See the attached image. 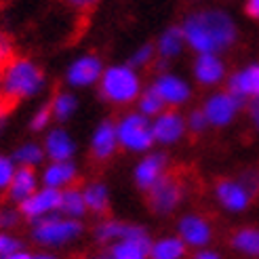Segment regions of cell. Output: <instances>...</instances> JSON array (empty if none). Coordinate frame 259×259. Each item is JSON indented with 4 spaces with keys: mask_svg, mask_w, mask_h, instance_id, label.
Instances as JSON below:
<instances>
[{
    "mask_svg": "<svg viewBox=\"0 0 259 259\" xmlns=\"http://www.w3.org/2000/svg\"><path fill=\"white\" fill-rule=\"evenodd\" d=\"M230 244L236 253L251 259H259V228H253V226L238 228L232 234Z\"/></svg>",
    "mask_w": 259,
    "mask_h": 259,
    "instance_id": "cell-26",
    "label": "cell"
},
{
    "mask_svg": "<svg viewBox=\"0 0 259 259\" xmlns=\"http://www.w3.org/2000/svg\"><path fill=\"white\" fill-rule=\"evenodd\" d=\"M135 106H137V112L148 116V118H154V116H158L162 110H166L164 101L160 99V95L156 93V91L152 89V84H148L144 91H141V95H139Z\"/></svg>",
    "mask_w": 259,
    "mask_h": 259,
    "instance_id": "cell-30",
    "label": "cell"
},
{
    "mask_svg": "<svg viewBox=\"0 0 259 259\" xmlns=\"http://www.w3.org/2000/svg\"><path fill=\"white\" fill-rule=\"evenodd\" d=\"M0 97H3V66H0Z\"/></svg>",
    "mask_w": 259,
    "mask_h": 259,
    "instance_id": "cell-47",
    "label": "cell"
},
{
    "mask_svg": "<svg viewBox=\"0 0 259 259\" xmlns=\"http://www.w3.org/2000/svg\"><path fill=\"white\" fill-rule=\"evenodd\" d=\"M192 76L200 87L215 89L228 80V63L222 55L202 53L192 61Z\"/></svg>",
    "mask_w": 259,
    "mask_h": 259,
    "instance_id": "cell-14",
    "label": "cell"
},
{
    "mask_svg": "<svg viewBox=\"0 0 259 259\" xmlns=\"http://www.w3.org/2000/svg\"><path fill=\"white\" fill-rule=\"evenodd\" d=\"M106 66H103L101 57L93 55V53H87L76 57L68 70H66V84L72 89H89V87H97L99 78Z\"/></svg>",
    "mask_w": 259,
    "mask_h": 259,
    "instance_id": "cell-13",
    "label": "cell"
},
{
    "mask_svg": "<svg viewBox=\"0 0 259 259\" xmlns=\"http://www.w3.org/2000/svg\"><path fill=\"white\" fill-rule=\"evenodd\" d=\"M128 66H133L135 70H146L150 66L156 63V49H154V42H144L133 49V53L126 59Z\"/></svg>",
    "mask_w": 259,
    "mask_h": 259,
    "instance_id": "cell-31",
    "label": "cell"
},
{
    "mask_svg": "<svg viewBox=\"0 0 259 259\" xmlns=\"http://www.w3.org/2000/svg\"><path fill=\"white\" fill-rule=\"evenodd\" d=\"M66 3L76 11H91L99 5V0H66Z\"/></svg>",
    "mask_w": 259,
    "mask_h": 259,
    "instance_id": "cell-41",
    "label": "cell"
},
{
    "mask_svg": "<svg viewBox=\"0 0 259 259\" xmlns=\"http://www.w3.org/2000/svg\"><path fill=\"white\" fill-rule=\"evenodd\" d=\"M34 259H59V257L53 253H38V255H34Z\"/></svg>",
    "mask_w": 259,
    "mask_h": 259,
    "instance_id": "cell-45",
    "label": "cell"
},
{
    "mask_svg": "<svg viewBox=\"0 0 259 259\" xmlns=\"http://www.w3.org/2000/svg\"><path fill=\"white\" fill-rule=\"evenodd\" d=\"M87 259H114L110 253H103V255H91V257H87Z\"/></svg>",
    "mask_w": 259,
    "mask_h": 259,
    "instance_id": "cell-46",
    "label": "cell"
},
{
    "mask_svg": "<svg viewBox=\"0 0 259 259\" xmlns=\"http://www.w3.org/2000/svg\"><path fill=\"white\" fill-rule=\"evenodd\" d=\"M76 179H78V166L74 160H49L40 173V184L53 190L72 188Z\"/></svg>",
    "mask_w": 259,
    "mask_h": 259,
    "instance_id": "cell-20",
    "label": "cell"
},
{
    "mask_svg": "<svg viewBox=\"0 0 259 259\" xmlns=\"http://www.w3.org/2000/svg\"><path fill=\"white\" fill-rule=\"evenodd\" d=\"M21 211L19 206H0V230L9 232V230H15L21 222Z\"/></svg>",
    "mask_w": 259,
    "mask_h": 259,
    "instance_id": "cell-33",
    "label": "cell"
},
{
    "mask_svg": "<svg viewBox=\"0 0 259 259\" xmlns=\"http://www.w3.org/2000/svg\"><path fill=\"white\" fill-rule=\"evenodd\" d=\"M226 89L240 97L244 103L259 99V61L244 63L238 70L228 74Z\"/></svg>",
    "mask_w": 259,
    "mask_h": 259,
    "instance_id": "cell-17",
    "label": "cell"
},
{
    "mask_svg": "<svg viewBox=\"0 0 259 259\" xmlns=\"http://www.w3.org/2000/svg\"><path fill=\"white\" fill-rule=\"evenodd\" d=\"M200 108L211 128H226L236 122L240 112L247 108V103L228 89H215L204 97Z\"/></svg>",
    "mask_w": 259,
    "mask_h": 259,
    "instance_id": "cell-6",
    "label": "cell"
},
{
    "mask_svg": "<svg viewBox=\"0 0 259 259\" xmlns=\"http://www.w3.org/2000/svg\"><path fill=\"white\" fill-rule=\"evenodd\" d=\"M177 236L186 242L188 249L209 247L213 240V226L200 213H186L177 219Z\"/></svg>",
    "mask_w": 259,
    "mask_h": 259,
    "instance_id": "cell-12",
    "label": "cell"
},
{
    "mask_svg": "<svg viewBox=\"0 0 259 259\" xmlns=\"http://www.w3.org/2000/svg\"><path fill=\"white\" fill-rule=\"evenodd\" d=\"M40 188V175L36 173V169H28V166H17L13 181L7 190V198L13 204H21L23 200H28L32 194Z\"/></svg>",
    "mask_w": 259,
    "mask_h": 259,
    "instance_id": "cell-22",
    "label": "cell"
},
{
    "mask_svg": "<svg viewBox=\"0 0 259 259\" xmlns=\"http://www.w3.org/2000/svg\"><path fill=\"white\" fill-rule=\"evenodd\" d=\"M13 59V45L5 32H0V66H5Z\"/></svg>",
    "mask_w": 259,
    "mask_h": 259,
    "instance_id": "cell-38",
    "label": "cell"
},
{
    "mask_svg": "<svg viewBox=\"0 0 259 259\" xmlns=\"http://www.w3.org/2000/svg\"><path fill=\"white\" fill-rule=\"evenodd\" d=\"M116 133H118L120 150L131 154H146L150 152L156 141L152 133V118L144 116L141 112H124L118 120H116Z\"/></svg>",
    "mask_w": 259,
    "mask_h": 259,
    "instance_id": "cell-5",
    "label": "cell"
},
{
    "mask_svg": "<svg viewBox=\"0 0 259 259\" xmlns=\"http://www.w3.org/2000/svg\"><path fill=\"white\" fill-rule=\"evenodd\" d=\"M169 173V156L162 150H150L141 154L133 166V181L141 192L152 190L158 181Z\"/></svg>",
    "mask_w": 259,
    "mask_h": 259,
    "instance_id": "cell-10",
    "label": "cell"
},
{
    "mask_svg": "<svg viewBox=\"0 0 259 259\" xmlns=\"http://www.w3.org/2000/svg\"><path fill=\"white\" fill-rule=\"evenodd\" d=\"M84 232L82 219H72L61 213H53L32 222V240L47 249H61L76 242Z\"/></svg>",
    "mask_w": 259,
    "mask_h": 259,
    "instance_id": "cell-4",
    "label": "cell"
},
{
    "mask_svg": "<svg viewBox=\"0 0 259 259\" xmlns=\"http://www.w3.org/2000/svg\"><path fill=\"white\" fill-rule=\"evenodd\" d=\"M244 13L251 19L259 21V0H244Z\"/></svg>",
    "mask_w": 259,
    "mask_h": 259,
    "instance_id": "cell-42",
    "label": "cell"
},
{
    "mask_svg": "<svg viewBox=\"0 0 259 259\" xmlns=\"http://www.w3.org/2000/svg\"><path fill=\"white\" fill-rule=\"evenodd\" d=\"M89 150H91L93 160H97V162H106V160L114 158V154L120 150L118 133H116V122L114 120L106 118L93 128L91 139H89Z\"/></svg>",
    "mask_w": 259,
    "mask_h": 259,
    "instance_id": "cell-18",
    "label": "cell"
},
{
    "mask_svg": "<svg viewBox=\"0 0 259 259\" xmlns=\"http://www.w3.org/2000/svg\"><path fill=\"white\" fill-rule=\"evenodd\" d=\"M13 160H15L17 166H28V169H36L47 160V154L42 144H36V141H25L21 144L15 152H13Z\"/></svg>",
    "mask_w": 259,
    "mask_h": 259,
    "instance_id": "cell-29",
    "label": "cell"
},
{
    "mask_svg": "<svg viewBox=\"0 0 259 259\" xmlns=\"http://www.w3.org/2000/svg\"><path fill=\"white\" fill-rule=\"evenodd\" d=\"M9 110H11V106L5 101V99H0V131L5 128V122H7V114H9Z\"/></svg>",
    "mask_w": 259,
    "mask_h": 259,
    "instance_id": "cell-43",
    "label": "cell"
},
{
    "mask_svg": "<svg viewBox=\"0 0 259 259\" xmlns=\"http://www.w3.org/2000/svg\"><path fill=\"white\" fill-rule=\"evenodd\" d=\"M154 49H156V70L164 72L169 68V63H173L175 59H179L184 55V51L188 49L186 45V38H184V32H181L179 25H169V28H164L156 42H154Z\"/></svg>",
    "mask_w": 259,
    "mask_h": 259,
    "instance_id": "cell-15",
    "label": "cell"
},
{
    "mask_svg": "<svg viewBox=\"0 0 259 259\" xmlns=\"http://www.w3.org/2000/svg\"><path fill=\"white\" fill-rule=\"evenodd\" d=\"M99 95L101 99L116 108H126L137 103L141 91L146 89L141 72L128 63H112L106 66L99 78Z\"/></svg>",
    "mask_w": 259,
    "mask_h": 259,
    "instance_id": "cell-3",
    "label": "cell"
},
{
    "mask_svg": "<svg viewBox=\"0 0 259 259\" xmlns=\"http://www.w3.org/2000/svg\"><path fill=\"white\" fill-rule=\"evenodd\" d=\"M59 213L66 215V217H72V219H82V217L89 213L80 188H74V186H72V188L61 190Z\"/></svg>",
    "mask_w": 259,
    "mask_h": 259,
    "instance_id": "cell-28",
    "label": "cell"
},
{
    "mask_svg": "<svg viewBox=\"0 0 259 259\" xmlns=\"http://www.w3.org/2000/svg\"><path fill=\"white\" fill-rule=\"evenodd\" d=\"M247 116H249V122L253 126V131L259 135V99H253L247 103Z\"/></svg>",
    "mask_w": 259,
    "mask_h": 259,
    "instance_id": "cell-39",
    "label": "cell"
},
{
    "mask_svg": "<svg viewBox=\"0 0 259 259\" xmlns=\"http://www.w3.org/2000/svg\"><path fill=\"white\" fill-rule=\"evenodd\" d=\"M3 259H34V255H32L30 251H25V249H19V251L11 253V255H7V257H3Z\"/></svg>",
    "mask_w": 259,
    "mask_h": 259,
    "instance_id": "cell-44",
    "label": "cell"
},
{
    "mask_svg": "<svg viewBox=\"0 0 259 259\" xmlns=\"http://www.w3.org/2000/svg\"><path fill=\"white\" fill-rule=\"evenodd\" d=\"M150 244H152L150 234L137 238H124L110 244L108 253L114 259H150Z\"/></svg>",
    "mask_w": 259,
    "mask_h": 259,
    "instance_id": "cell-23",
    "label": "cell"
},
{
    "mask_svg": "<svg viewBox=\"0 0 259 259\" xmlns=\"http://www.w3.org/2000/svg\"><path fill=\"white\" fill-rule=\"evenodd\" d=\"M51 120H53V114H51V108L49 106H42L38 108L34 114H32V120H30V128L34 133H42L49 128Z\"/></svg>",
    "mask_w": 259,
    "mask_h": 259,
    "instance_id": "cell-35",
    "label": "cell"
},
{
    "mask_svg": "<svg viewBox=\"0 0 259 259\" xmlns=\"http://www.w3.org/2000/svg\"><path fill=\"white\" fill-rule=\"evenodd\" d=\"M80 190H82L89 213H93V215L108 213L110 202H112V194H110V188L103 184V181H89V184H84Z\"/></svg>",
    "mask_w": 259,
    "mask_h": 259,
    "instance_id": "cell-24",
    "label": "cell"
},
{
    "mask_svg": "<svg viewBox=\"0 0 259 259\" xmlns=\"http://www.w3.org/2000/svg\"><path fill=\"white\" fill-rule=\"evenodd\" d=\"M47 84V76L38 63L25 57H13L3 66V97L9 106H15L21 99L40 95Z\"/></svg>",
    "mask_w": 259,
    "mask_h": 259,
    "instance_id": "cell-2",
    "label": "cell"
},
{
    "mask_svg": "<svg viewBox=\"0 0 259 259\" xmlns=\"http://www.w3.org/2000/svg\"><path fill=\"white\" fill-rule=\"evenodd\" d=\"M213 196L226 213H234V215L247 211L255 198L251 194V190L244 186L238 177L219 179L213 188Z\"/></svg>",
    "mask_w": 259,
    "mask_h": 259,
    "instance_id": "cell-11",
    "label": "cell"
},
{
    "mask_svg": "<svg viewBox=\"0 0 259 259\" xmlns=\"http://www.w3.org/2000/svg\"><path fill=\"white\" fill-rule=\"evenodd\" d=\"M152 133L154 141L160 148H171L177 146L181 139L188 135V122H186V114L181 110L166 108L158 116L152 118Z\"/></svg>",
    "mask_w": 259,
    "mask_h": 259,
    "instance_id": "cell-9",
    "label": "cell"
},
{
    "mask_svg": "<svg viewBox=\"0 0 259 259\" xmlns=\"http://www.w3.org/2000/svg\"><path fill=\"white\" fill-rule=\"evenodd\" d=\"M192 53L224 55L238 42V23L232 13L219 7H202L186 13L179 23Z\"/></svg>",
    "mask_w": 259,
    "mask_h": 259,
    "instance_id": "cell-1",
    "label": "cell"
},
{
    "mask_svg": "<svg viewBox=\"0 0 259 259\" xmlns=\"http://www.w3.org/2000/svg\"><path fill=\"white\" fill-rule=\"evenodd\" d=\"M152 89L160 95V99L164 101L166 108H173V110H181L184 106L192 101L194 97V91L192 84L179 76L175 72H158L152 80Z\"/></svg>",
    "mask_w": 259,
    "mask_h": 259,
    "instance_id": "cell-8",
    "label": "cell"
},
{
    "mask_svg": "<svg viewBox=\"0 0 259 259\" xmlns=\"http://www.w3.org/2000/svg\"><path fill=\"white\" fill-rule=\"evenodd\" d=\"M238 179H240L242 184L251 190L253 196H257V194H259V169H257V166H251V169H244V171L238 175Z\"/></svg>",
    "mask_w": 259,
    "mask_h": 259,
    "instance_id": "cell-37",
    "label": "cell"
},
{
    "mask_svg": "<svg viewBox=\"0 0 259 259\" xmlns=\"http://www.w3.org/2000/svg\"><path fill=\"white\" fill-rule=\"evenodd\" d=\"M186 122H188V133L192 135H202L209 131V120H206V116L202 112V108H194L186 114Z\"/></svg>",
    "mask_w": 259,
    "mask_h": 259,
    "instance_id": "cell-32",
    "label": "cell"
},
{
    "mask_svg": "<svg viewBox=\"0 0 259 259\" xmlns=\"http://www.w3.org/2000/svg\"><path fill=\"white\" fill-rule=\"evenodd\" d=\"M93 236L99 244H110L124 240V238H137V236H148V230L139 224H131V222H122V219H101L95 226Z\"/></svg>",
    "mask_w": 259,
    "mask_h": 259,
    "instance_id": "cell-19",
    "label": "cell"
},
{
    "mask_svg": "<svg viewBox=\"0 0 259 259\" xmlns=\"http://www.w3.org/2000/svg\"><path fill=\"white\" fill-rule=\"evenodd\" d=\"M148 194V206L154 215L169 217L173 215L188 196V188L177 175L166 173L156 186L146 192Z\"/></svg>",
    "mask_w": 259,
    "mask_h": 259,
    "instance_id": "cell-7",
    "label": "cell"
},
{
    "mask_svg": "<svg viewBox=\"0 0 259 259\" xmlns=\"http://www.w3.org/2000/svg\"><path fill=\"white\" fill-rule=\"evenodd\" d=\"M192 259H224L222 253L211 249V247H202V249H196L192 255Z\"/></svg>",
    "mask_w": 259,
    "mask_h": 259,
    "instance_id": "cell-40",
    "label": "cell"
},
{
    "mask_svg": "<svg viewBox=\"0 0 259 259\" xmlns=\"http://www.w3.org/2000/svg\"><path fill=\"white\" fill-rule=\"evenodd\" d=\"M19 249H23V244H21L19 238L9 234V232H0V259L19 251Z\"/></svg>",
    "mask_w": 259,
    "mask_h": 259,
    "instance_id": "cell-36",
    "label": "cell"
},
{
    "mask_svg": "<svg viewBox=\"0 0 259 259\" xmlns=\"http://www.w3.org/2000/svg\"><path fill=\"white\" fill-rule=\"evenodd\" d=\"M188 247L177 234L160 236L150 244V259H186Z\"/></svg>",
    "mask_w": 259,
    "mask_h": 259,
    "instance_id": "cell-25",
    "label": "cell"
},
{
    "mask_svg": "<svg viewBox=\"0 0 259 259\" xmlns=\"http://www.w3.org/2000/svg\"><path fill=\"white\" fill-rule=\"evenodd\" d=\"M59 202H61V190L42 186V188H38L28 200H23L19 204V211H21L23 219L38 222V219H42V217L59 213Z\"/></svg>",
    "mask_w": 259,
    "mask_h": 259,
    "instance_id": "cell-16",
    "label": "cell"
},
{
    "mask_svg": "<svg viewBox=\"0 0 259 259\" xmlns=\"http://www.w3.org/2000/svg\"><path fill=\"white\" fill-rule=\"evenodd\" d=\"M42 148L49 160H74L76 156V141L63 126L49 128Z\"/></svg>",
    "mask_w": 259,
    "mask_h": 259,
    "instance_id": "cell-21",
    "label": "cell"
},
{
    "mask_svg": "<svg viewBox=\"0 0 259 259\" xmlns=\"http://www.w3.org/2000/svg\"><path fill=\"white\" fill-rule=\"evenodd\" d=\"M49 108H51V114H53V120L63 124L78 112V97L72 91H57L53 99L49 101Z\"/></svg>",
    "mask_w": 259,
    "mask_h": 259,
    "instance_id": "cell-27",
    "label": "cell"
},
{
    "mask_svg": "<svg viewBox=\"0 0 259 259\" xmlns=\"http://www.w3.org/2000/svg\"><path fill=\"white\" fill-rule=\"evenodd\" d=\"M17 171V164L11 156H5L0 154V192H7L11 181H13V175Z\"/></svg>",
    "mask_w": 259,
    "mask_h": 259,
    "instance_id": "cell-34",
    "label": "cell"
}]
</instances>
